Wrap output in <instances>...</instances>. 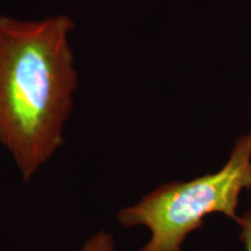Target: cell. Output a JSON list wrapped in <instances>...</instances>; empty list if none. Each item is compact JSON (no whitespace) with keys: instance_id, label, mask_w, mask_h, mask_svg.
<instances>
[{"instance_id":"cell-1","label":"cell","mask_w":251,"mask_h":251,"mask_svg":"<svg viewBox=\"0 0 251 251\" xmlns=\"http://www.w3.org/2000/svg\"><path fill=\"white\" fill-rule=\"evenodd\" d=\"M67 15L0 17V143L28 181L63 144L77 85Z\"/></svg>"},{"instance_id":"cell-2","label":"cell","mask_w":251,"mask_h":251,"mask_svg":"<svg viewBox=\"0 0 251 251\" xmlns=\"http://www.w3.org/2000/svg\"><path fill=\"white\" fill-rule=\"evenodd\" d=\"M251 188V130L238 137L219 171L156 187L118 214L124 227L144 226L151 236L139 251H183L181 246L203 218L220 213L237 222L243 191Z\"/></svg>"},{"instance_id":"cell-3","label":"cell","mask_w":251,"mask_h":251,"mask_svg":"<svg viewBox=\"0 0 251 251\" xmlns=\"http://www.w3.org/2000/svg\"><path fill=\"white\" fill-rule=\"evenodd\" d=\"M114 238L107 231H99L89 238L79 251H113Z\"/></svg>"},{"instance_id":"cell-4","label":"cell","mask_w":251,"mask_h":251,"mask_svg":"<svg viewBox=\"0 0 251 251\" xmlns=\"http://www.w3.org/2000/svg\"><path fill=\"white\" fill-rule=\"evenodd\" d=\"M236 224L240 227V240L246 251H251V209L238 216Z\"/></svg>"}]
</instances>
